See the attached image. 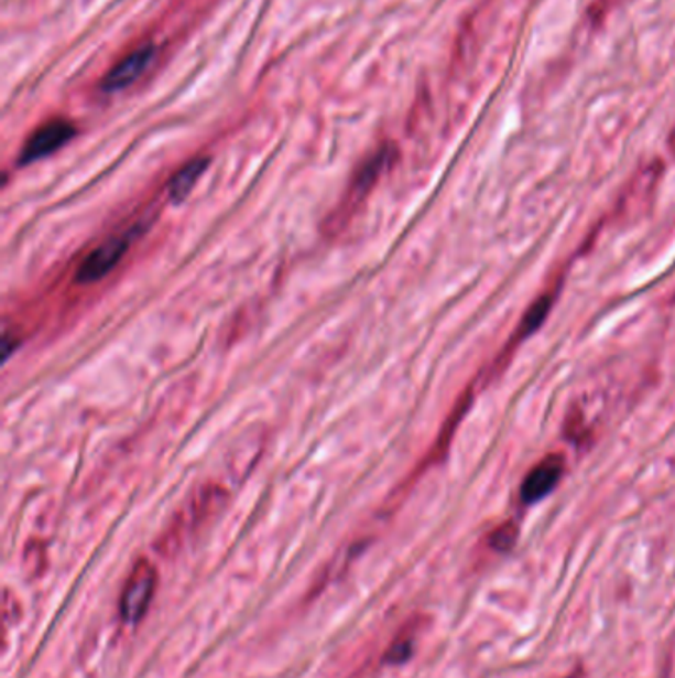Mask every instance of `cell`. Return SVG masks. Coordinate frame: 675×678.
Returning a JSON list of instances; mask_svg holds the SVG:
<instances>
[{
	"label": "cell",
	"mask_w": 675,
	"mask_h": 678,
	"mask_svg": "<svg viewBox=\"0 0 675 678\" xmlns=\"http://www.w3.org/2000/svg\"><path fill=\"white\" fill-rule=\"evenodd\" d=\"M228 492L220 484H206L188 498L185 506L178 510L173 524L157 541V550L163 556H173L186 540L193 536L205 521L215 518L225 508Z\"/></svg>",
	"instance_id": "cell-1"
},
{
	"label": "cell",
	"mask_w": 675,
	"mask_h": 678,
	"mask_svg": "<svg viewBox=\"0 0 675 678\" xmlns=\"http://www.w3.org/2000/svg\"><path fill=\"white\" fill-rule=\"evenodd\" d=\"M394 158H396L394 146H382L374 155H371V158L362 163V168L355 173L351 185H349L345 197H342L341 205L335 208L334 215H331L329 223H327V230L331 235H337L339 230H342V226L351 223V218L357 215V211L361 208L364 198L369 197L372 187L377 185V181L389 169Z\"/></svg>",
	"instance_id": "cell-2"
},
{
	"label": "cell",
	"mask_w": 675,
	"mask_h": 678,
	"mask_svg": "<svg viewBox=\"0 0 675 678\" xmlns=\"http://www.w3.org/2000/svg\"><path fill=\"white\" fill-rule=\"evenodd\" d=\"M148 220L141 218L138 225L131 226L126 233H119L116 236H109L108 240H104L101 245L96 246L89 252L81 265L76 270V282L78 284H96L99 280H104L106 276L118 268L119 262L123 260V256L128 255L129 248L133 245V240L141 236V233L148 228Z\"/></svg>",
	"instance_id": "cell-3"
},
{
	"label": "cell",
	"mask_w": 675,
	"mask_h": 678,
	"mask_svg": "<svg viewBox=\"0 0 675 678\" xmlns=\"http://www.w3.org/2000/svg\"><path fill=\"white\" fill-rule=\"evenodd\" d=\"M155 590H157V568L149 560H139L129 573L119 601V611L123 621L138 623L143 620Z\"/></svg>",
	"instance_id": "cell-4"
},
{
	"label": "cell",
	"mask_w": 675,
	"mask_h": 678,
	"mask_svg": "<svg viewBox=\"0 0 675 678\" xmlns=\"http://www.w3.org/2000/svg\"><path fill=\"white\" fill-rule=\"evenodd\" d=\"M74 138H76V126L72 121L64 118L50 119L26 139L24 148L20 151L19 163L30 165L40 159L48 158L58 149L68 146Z\"/></svg>",
	"instance_id": "cell-5"
},
{
	"label": "cell",
	"mask_w": 675,
	"mask_h": 678,
	"mask_svg": "<svg viewBox=\"0 0 675 678\" xmlns=\"http://www.w3.org/2000/svg\"><path fill=\"white\" fill-rule=\"evenodd\" d=\"M155 54H157V49L153 44H143L139 49L131 50L128 56H123L113 68L109 69L101 82V89L113 94V92H121V89L133 86L148 72L151 62L155 60Z\"/></svg>",
	"instance_id": "cell-6"
},
{
	"label": "cell",
	"mask_w": 675,
	"mask_h": 678,
	"mask_svg": "<svg viewBox=\"0 0 675 678\" xmlns=\"http://www.w3.org/2000/svg\"><path fill=\"white\" fill-rule=\"evenodd\" d=\"M563 474H565V456L548 454L525 476V481L521 484V501L525 504L543 501L547 494L555 491Z\"/></svg>",
	"instance_id": "cell-7"
},
{
	"label": "cell",
	"mask_w": 675,
	"mask_h": 678,
	"mask_svg": "<svg viewBox=\"0 0 675 678\" xmlns=\"http://www.w3.org/2000/svg\"><path fill=\"white\" fill-rule=\"evenodd\" d=\"M206 168H208V159L196 158L188 161L185 168L178 169L175 175L171 177L167 185V197L171 203H181L188 197V193L196 187L198 179L203 177Z\"/></svg>",
	"instance_id": "cell-8"
},
{
	"label": "cell",
	"mask_w": 675,
	"mask_h": 678,
	"mask_svg": "<svg viewBox=\"0 0 675 678\" xmlns=\"http://www.w3.org/2000/svg\"><path fill=\"white\" fill-rule=\"evenodd\" d=\"M412 647H414V641H412L411 631H402L401 635L392 641L391 647L384 655V660L392 665H401L404 660L411 659Z\"/></svg>",
	"instance_id": "cell-9"
},
{
	"label": "cell",
	"mask_w": 675,
	"mask_h": 678,
	"mask_svg": "<svg viewBox=\"0 0 675 678\" xmlns=\"http://www.w3.org/2000/svg\"><path fill=\"white\" fill-rule=\"evenodd\" d=\"M515 540H518V528H515V524L509 521L491 534L490 544L493 550L508 551L513 548Z\"/></svg>",
	"instance_id": "cell-10"
}]
</instances>
